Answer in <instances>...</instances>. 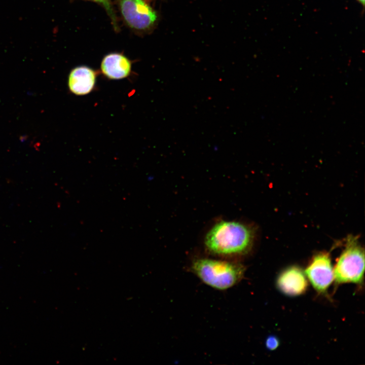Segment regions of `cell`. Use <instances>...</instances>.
Returning <instances> with one entry per match:
<instances>
[{
    "mask_svg": "<svg viewBox=\"0 0 365 365\" xmlns=\"http://www.w3.org/2000/svg\"><path fill=\"white\" fill-rule=\"evenodd\" d=\"M277 284L281 291L290 296L304 293L308 287L305 274L296 266L289 267L281 272Z\"/></svg>",
    "mask_w": 365,
    "mask_h": 365,
    "instance_id": "obj_6",
    "label": "cell"
},
{
    "mask_svg": "<svg viewBox=\"0 0 365 365\" xmlns=\"http://www.w3.org/2000/svg\"><path fill=\"white\" fill-rule=\"evenodd\" d=\"M102 74L113 80H119L129 76L131 63L129 59L119 53H112L102 59L101 63Z\"/></svg>",
    "mask_w": 365,
    "mask_h": 365,
    "instance_id": "obj_8",
    "label": "cell"
},
{
    "mask_svg": "<svg viewBox=\"0 0 365 365\" xmlns=\"http://www.w3.org/2000/svg\"><path fill=\"white\" fill-rule=\"evenodd\" d=\"M279 342L277 338L274 336L269 337L266 341V345L268 349L274 350L278 347Z\"/></svg>",
    "mask_w": 365,
    "mask_h": 365,
    "instance_id": "obj_10",
    "label": "cell"
},
{
    "mask_svg": "<svg viewBox=\"0 0 365 365\" xmlns=\"http://www.w3.org/2000/svg\"><path fill=\"white\" fill-rule=\"evenodd\" d=\"M360 3H361L363 6L364 5V0H357Z\"/></svg>",
    "mask_w": 365,
    "mask_h": 365,
    "instance_id": "obj_11",
    "label": "cell"
},
{
    "mask_svg": "<svg viewBox=\"0 0 365 365\" xmlns=\"http://www.w3.org/2000/svg\"><path fill=\"white\" fill-rule=\"evenodd\" d=\"M96 78L95 71L86 66H79L72 69L68 77L70 91L77 95H84L93 89Z\"/></svg>",
    "mask_w": 365,
    "mask_h": 365,
    "instance_id": "obj_7",
    "label": "cell"
},
{
    "mask_svg": "<svg viewBox=\"0 0 365 365\" xmlns=\"http://www.w3.org/2000/svg\"><path fill=\"white\" fill-rule=\"evenodd\" d=\"M364 270V250L356 237L349 236L334 269V280L337 284H361Z\"/></svg>",
    "mask_w": 365,
    "mask_h": 365,
    "instance_id": "obj_3",
    "label": "cell"
},
{
    "mask_svg": "<svg viewBox=\"0 0 365 365\" xmlns=\"http://www.w3.org/2000/svg\"><path fill=\"white\" fill-rule=\"evenodd\" d=\"M122 17L128 25L139 31H146L156 22L157 15L144 0H119Z\"/></svg>",
    "mask_w": 365,
    "mask_h": 365,
    "instance_id": "obj_4",
    "label": "cell"
},
{
    "mask_svg": "<svg viewBox=\"0 0 365 365\" xmlns=\"http://www.w3.org/2000/svg\"><path fill=\"white\" fill-rule=\"evenodd\" d=\"M191 270L204 283L225 290L243 278L245 267L239 263L201 258L193 262Z\"/></svg>",
    "mask_w": 365,
    "mask_h": 365,
    "instance_id": "obj_2",
    "label": "cell"
},
{
    "mask_svg": "<svg viewBox=\"0 0 365 365\" xmlns=\"http://www.w3.org/2000/svg\"><path fill=\"white\" fill-rule=\"evenodd\" d=\"M254 238L251 229L235 221H221L208 232L204 240L210 253L231 257L246 254L251 249Z\"/></svg>",
    "mask_w": 365,
    "mask_h": 365,
    "instance_id": "obj_1",
    "label": "cell"
},
{
    "mask_svg": "<svg viewBox=\"0 0 365 365\" xmlns=\"http://www.w3.org/2000/svg\"><path fill=\"white\" fill-rule=\"evenodd\" d=\"M92 1L95 2H97L99 4H100L102 5V6L105 8L106 12L110 16L112 23L114 25V27H115V29L117 30H118V24L117 23V17L115 14V13L114 12V11L113 10V9L112 7V5L111 4L110 0H90Z\"/></svg>",
    "mask_w": 365,
    "mask_h": 365,
    "instance_id": "obj_9",
    "label": "cell"
},
{
    "mask_svg": "<svg viewBox=\"0 0 365 365\" xmlns=\"http://www.w3.org/2000/svg\"><path fill=\"white\" fill-rule=\"evenodd\" d=\"M305 273L318 293H326L334 279V269L328 254L320 252L315 255Z\"/></svg>",
    "mask_w": 365,
    "mask_h": 365,
    "instance_id": "obj_5",
    "label": "cell"
}]
</instances>
